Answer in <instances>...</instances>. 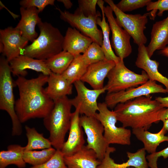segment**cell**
Wrapping results in <instances>:
<instances>
[{"label": "cell", "instance_id": "cell-1", "mask_svg": "<svg viewBox=\"0 0 168 168\" xmlns=\"http://www.w3.org/2000/svg\"><path fill=\"white\" fill-rule=\"evenodd\" d=\"M48 78V76L42 74L30 79L18 76L15 84L18 88L19 96L15 101V107L21 123L32 119L44 118L53 108L54 101L43 87Z\"/></svg>", "mask_w": 168, "mask_h": 168}, {"label": "cell", "instance_id": "cell-2", "mask_svg": "<svg viewBox=\"0 0 168 168\" xmlns=\"http://www.w3.org/2000/svg\"><path fill=\"white\" fill-rule=\"evenodd\" d=\"M165 108L149 95L119 103L114 111L123 127L147 130L153 124L161 121Z\"/></svg>", "mask_w": 168, "mask_h": 168}, {"label": "cell", "instance_id": "cell-3", "mask_svg": "<svg viewBox=\"0 0 168 168\" xmlns=\"http://www.w3.org/2000/svg\"><path fill=\"white\" fill-rule=\"evenodd\" d=\"M37 26L39 35L22 50L21 54L45 60L63 50L64 36L50 23L41 21Z\"/></svg>", "mask_w": 168, "mask_h": 168}, {"label": "cell", "instance_id": "cell-4", "mask_svg": "<svg viewBox=\"0 0 168 168\" xmlns=\"http://www.w3.org/2000/svg\"><path fill=\"white\" fill-rule=\"evenodd\" d=\"M54 101L53 108L43 118V124L49 133V139L52 146L56 150H61L65 142L66 134L69 129L72 106L67 96Z\"/></svg>", "mask_w": 168, "mask_h": 168}, {"label": "cell", "instance_id": "cell-5", "mask_svg": "<svg viewBox=\"0 0 168 168\" xmlns=\"http://www.w3.org/2000/svg\"><path fill=\"white\" fill-rule=\"evenodd\" d=\"M9 62L3 56L0 58V109L6 111L12 123V135L19 136L22 133L21 123L15 110L13 83Z\"/></svg>", "mask_w": 168, "mask_h": 168}, {"label": "cell", "instance_id": "cell-6", "mask_svg": "<svg viewBox=\"0 0 168 168\" xmlns=\"http://www.w3.org/2000/svg\"><path fill=\"white\" fill-rule=\"evenodd\" d=\"M108 82L104 86L107 94L124 91L142 85L149 80L148 75L144 70L138 74L130 70L121 60L109 73Z\"/></svg>", "mask_w": 168, "mask_h": 168}, {"label": "cell", "instance_id": "cell-7", "mask_svg": "<svg viewBox=\"0 0 168 168\" xmlns=\"http://www.w3.org/2000/svg\"><path fill=\"white\" fill-rule=\"evenodd\" d=\"M99 110L95 117L104 127V135L107 143L110 145L115 144L129 145L131 144V130L123 127L116 125L117 119L114 110L111 111L105 102L98 103Z\"/></svg>", "mask_w": 168, "mask_h": 168}, {"label": "cell", "instance_id": "cell-8", "mask_svg": "<svg viewBox=\"0 0 168 168\" xmlns=\"http://www.w3.org/2000/svg\"><path fill=\"white\" fill-rule=\"evenodd\" d=\"M104 1L112 9L116 16V19L118 23L132 37L134 43L138 46L146 44L147 39L144 33L148 22L146 14L143 15L139 14H126L119 10L113 1Z\"/></svg>", "mask_w": 168, "mask_h": 168}, {"label": "cell", "instance_id": "cell-9", "mask_svg": "<svg viewBox=\"0 0 168 168\" xmlns=\"http://www.w3.org/2000/svg\"><path fill=\"white\" fill-rule=\"evenodd\" d=\"M56 9L60 12L61 19L91 39L93 42L102 46L103 34L101 30L98 28L96 22L97 19L99 16L93 15L86 16L78 8L74 13L66 11H63L59 8Z\"/></svg>", "mask_w": 168, "mask_h": 168}, {"label": "cell", "instance_id": "cell-10", "mask_svg": "<svg viewBox=\"0 0 168 168\" xmlns=\"http://www.w3.org/2000/svg\"><path fill=\"white\" fill-rule=\"evenodd\" d=\"M80 122L87 136L86 146L93 150L98 159L101 161L109 146L104 137L103 126L95 116L82 115L80 116Z\"/></svg>", "mask_w": 168, "mask_h": 168}, {"label": "cell", "instance_id": "cell-11", "mask_svg": "<svg viewBox=\"0 0 168 168\" xmlns=\"http://www.w3.org/2000/svg\"><path fill=\"white\" fill-rule=\"evenodd\" d=\"M157 93H168V91L156 82L149 80L145 83L124 91L107 94L105 102L112 109L118 104L143 96Z\"/></svg>", "mask_w": 168, "mask_h": 168}, {"label": "cell", "instance_id": "cell-12", "mask_svg": "<svg viewBox=\"0 0 168 168\" xmlns=\"http://www.w3.org/2000/svg\"><path fill=\"white\" fill-rule=\"evenodd\" d=\"M77 96L70 99L72 106L78 108L80 114L88 116H95L99 110L97 100L106 91L105 88L101 89H90L87 88L81 80L74 83Z\"/></svg>", "mask_w": 168, "mask_h": 168}, {"label": "cell", "instance_id": "cell-13", "mask_svg": "<svg viewBox=\"0 0 168 168\" xmlns=\"http://www.w3.org/2000/svg\"><path fill=\"white\" fill-rule=\"evenodd\" d=\"M104 11L112 32L111 46L114 49L116 55L124 61L132 52L130 43L131 36L119 25L110 6H104Z\"/></svg>", "mask_w": 168, "mask_h": 168}, {"label": "cell", "instance_id": "cell-14", "mask_svg": "<svg viewBox=\"0 0 168 168\" xmlns=\"http://www.w3.org/2000/svg\"><path fill=\"white\" fill-rule=\"evenodd\" d=\"M28 41L15 27L9 26L0 30V42L3 45L2 53L9 62L21 54Z\"/></svg>", "mask_w": 168, "mask_h": 168}, {"label": "cell", "instance_id": "cell-15", "mask_svg": "<svg viewBox=\"0 0 168 168\" xmlns=\"http://www.w3.org/2000/svg\"><path fill=\"white\" fill-rule=\"evenodd\" d=\"M80 114L78 108L72 113L68 138L61 150L64 156L73 154L84 146L85 140L80 124Z\"/></svg>", "mask_w": 168, "mask_h": 168}, {"label": "cell", "instance_id": "cell-16", "mask_svg": "<svg viewBox=\"0 0 168 168\" xmlns=\"http://www.w3.org/2000/svg\"><path fill=\"white\" fill-rule=\"evenodd\" d=\"M116 149L109 146L107 148L105 156L97 168H148V162L146 157V151L144 148L138 149L134 153L126 152L128 161L121 164L115 162L110 157V154L114 152Z\"/></svg>", "mask_w": 168, "mask_h": 168}, {"label": "cell", "instance_id": "cell-17", "mask_svg": "<svg viewBox=\"0 0 168 168\" xmlns=\"http://www.w3.org/2000/svg\"><path fill=\"white\" fill-rule=\"evenodd\" d=\"M115 65L114 61L106 59L90 65L81 81L87 83L94 89H102L105 78Z\"/></svg>", "mask_w": 168, "mask_h": 168}, {"label": "cell", "instance_id": "cell-18", "mask_svg": "<svg viewBox=\"0 0 168 168\" xmlns=\"http://www.w3.org/2000/svg\"><path fill=\"white\" fill-rule=\"evenodd\" d=\"M12 73L14 76L25 77L27 74L26 70L31 69L49 76L51 71L45 60L35 59L21 54L9 62Z\"/></svg>", "mask_w": 168, "mask_h": 168}, {"label": "cell", "instance_id": "cell-19", "mask_svg": "<svg viewBox=\"0 0 168 168\" xmlns=\"http://www.w3.org/2000/svg\"><path fill=\"white\" fill-rule=\"evenodd\" d=\"M20 9L21 19L15 27L24 37L32 42L38 37L35 26L42 21L39 16L40 12L34 7L25 8L21 7Z\"/></svg>", "mask_w": 168, "mask_h": 168}, {"label": "cell", "instance_id": "cell-20", "mask_svg": "<svg viewBox=\"0 0 168 168\" xmlns=\"http://www.w3.org/2000/svg\"><path fill=\"white\" fill-rule=\"evenodd\" d=\"M144 44L138 46V54L135 64L145 71L149 80L157 81L163 84L168 91V78L163 75L158 70L159 63L151 59Z\"/></svg>", "mask_w": 168, "mask_h": 168}, {"label": "cell", "instance_id": "cell-21", "mask_svg": "<svg viewBox=\"0 0 168 168\" xmlns=\"http://www.w3.org/2000/svg\"><path fill=\"white\" fill-rule=\"evenodd\" d=\"M93 42L74 28H68L63 44V50L66 51L74 57L84 54Z\"/></svg>", "mask_w": 168, "mask_h": 168}, {"label": "cell", "instance_id": "cell-22", "mask_svg": "<svg viewBox=\"0 0 168 168\" xmlns=\"http://www.w3.org/2000/svg\"><path fill=\"white\" fill-rule=\"evenodd\" d=\"M64 160L67 168H97L101 161L93 150L85 145L73 154L64 156Z\"/></svg>", "mask_w": 168, "mask_h": 168}, {"label": "cell", "instance_id": "cell-23", "mask_svg": "<svg viewBox=\"0 0 168 168\" xmlns=\"http://www.w3.org/2000/svg\"><path fill=\"white\" fill-rule=\"evenodd\" d=\"M151 35L150 41L146 47L150 58L156 50L162 49L168 45V16L153 24Z\"/></svg>", "mask_w": 168, "mask_h": 168}, {"label": "cell", "instance_id": "cell-24", "mask_svg": "<svg viewBox=\"0 0 168 168\" xmlns=\"http://www.w3.org/2000/svg\"><path fill=\"white\" fill-rule=\"evenodd\" d=\"M48 86L45 88L49 97L54 101L72 93V84L62 74L51 72L48 76Z\"/></svg>", "mask_w": 168, "mask_h": 168}, {"label": "cell", "instance_id": "cell-25", "mask_svg": "<svg viewBox=\"0 0 168 168\" xmlns=\"http://www.w3.org/2000/svg\"><path fill=\"white\" fill-rule=\"evenodd\" d=\"M166 132L163 127L156 133H150L142 128L132 129L133 134L143 143V148L150 154L156 152L158 146L161 143L168 142V136L165 135Z\"/></svg>", "mask_w": 168, "mask_h": 168}, {"label": "cell", "instance_id": "cell-26", "mask_svg": "<svg viewBox=\"0 0 168 168\" xmlns=\"http://www.w3.org/2000/svg\"><path fill=\"white\" fill-rule=\"evenodd\" d=\"M104 2L103 0H99L97 3V4L101 9L102 14V19L98 17L96 20L97 24L100 27L103 34V42L101 47L104 53L105 59L113 61L116 64L121 59L114 53L112 48L110 40V29L109 24L106 21L104 11Z\"/></svg>", "mask_w": 168, "mask_h": 168}, {"label": "cell", "instance_id": "cell-27", "mask_svg": "<svg viewBox=\"0 0 168 168\" xmlns=\"http://www.w3.org/2000/svg\"><path fill=\"white\" fill-rule=\"evenodd\" d=\"M25 147L18 144L9 145L7 150L0 152V168H6L10 165H14L19 168L25 167L23 159Z\"/></svg>", "mask_w": 168, "mask_h": 168}, {"label": "cell", "instance_id": "cell-28", "mask_svg": "<svg viewBox=\"0 0 168 168\" xmlns=\"http://www.w3.org/2000/svg\"><path fill=\"white\" fill-rule=\"evenodd\" d=\"M89 66L86 62L82 54L74 58L67 69L62 75L71 84L81 80Z\"/></svg>", "mask_w": 168, "mask_h": 168}, {"label": "cell", "instance_id": "cell-29", "mask_svg": "<svg viewBox=\"0 0 168 168\" xmlns=\"http://www.w3.org/2000/svg\"><path fill=\"white\" fill-rule=\"evenodd\" d=\"M28 142L25 147V151L44 149L52 147L49 139L44 138L43 133H38L34 128L25 126Z\"/></svg>", "mask_w": 168, "mask_h": 168}, {"label": "cell", "instance_id": "cell-30", "mask_svg": "<svg viewBox=\"0 0 168 168\" xmlns=\"http://www.w3.org/2000/svg\"><path fill=\"white\" fill-rule=\"evenodd\" d=\"M74 58L69 52L63 50L57 54L45 60L51 71L62 74L67 69Z\"/></svg>", "mask_w": 168, "mask_h": 168}, {"label": "cell", "instance_id": "cell-31", "mask_svg": "<svg viewBox=\"0 0 168 168\" xmlns=\"http://www.w3.org/2000/svg\"><path fill=\"white\" fill-rule=\"evenodd\" d=\"M56 150L54 147L41 151H25L23 159L26 163L33 166L42 164L50 159L54 155Z\"/></svg>", "mask_w": 168, "mask_h": 168}, {"label": "cell", "instance_id": "cell-32", "mask_svg": "<svg viewBox=\"0 0 168 168\" xmlns=\"http://www.w3.org/2000/svg\"><path fill=\"white\" fill-rule=\"evenodd\" d=\"M82 55L89 65L105 59L101 46L94 42L92 43Z\"/></svg>", "mask_w": 168, "mask_h": 168}, {"label": "cell", "instance_id": "cell-33", "mask_svg": "<svg viewBox=\"0 0 168 168\" xmlns=\"http://www.w3.org/2000/svg\"><path fill=\"white\" fill-rule=\"evenodd\" d=\"M146 10L147 11H151L146 13L147 16H149L151 19L154 20L158 10L157 15L159 16H162L164 11H168V0H159L155 2L151 1L146 6Z\"/></svg>", "mask_w": 168, "mask_h": 168}, {"label": "cell", "instance_id": "cell-34", "mask_svg": "<svg viewBox=\"0 0 168 168\" xmlns=\"http://www.w3.org/2000/svg\"><path fill=\"white\" fill-rule=\"evenodd\" d=\"M64 157L61 150H56L53 156L47 161L30 168H67L64 161Z\"/></svg>", "mask_w": 168, "mask_h": 168}, {"label": "cell", "instance_id": "cell-35", "mask_svg": "<svg viewBox=\"0 0 168 168\" xmlns=\"http://www.w3.org/2000/svg\"><path fill=\"white\" fill-rule=\"evenodd\" d=\"M151 0H122L115 4L122 12H130L147 6Z\"/></svg>", "mask_w": 168, "mask_h": 168}, {"label": "cell", "instance_id": "cell-36", "mask_svg": "<svg viewBox=\"0 0 168 168\" xmlns=\"http://www.w3.org/2000/svg\"><path fill=\"white\" fill-rule=\"evenodd\" d=\"M97 0H79L78 8L86 16L93 15L100 16V13L96 11Z\"/></svg>", "mask_w": 168, "mask_h": 168}, {"label": "cell", "instance_id": "cell-37", "mask_svg": "<svg viewBox=\"0 0 168 168\" xmlns=\"http://www.w3.org/2000/svg\"><path fill=\"white\" fill-rule=\"evenodd\" d=\"M54 0H22L20 2L21 7L28 8L36 7L40 13L48 5H54Z\"/></svg>", "mask_w": 168, "mask_h": 168}, {"label": "cell", "instance_id": "cell-38", "mask_svg": "<svg viewBox=\"0 0 168 168\" xmlns=\"http://www.w3.org/2000/svg\"><path fill=\"white\" fill-rule=\"evenodd\" d=\"M161 156L164 159L168 157V147L161 151L150 154L146 157L148 166L150 168H158L157 160L158 158Z\"/></svg>", "mask_w": 168, "mask_h": 168}, {"label": "cell", "instance_id": "cell-39", "mask_svg": "<svg viewBox=\"0 0 168 168\" xmlns=\"http://www.w3.org/2000/svg\"><path fill=\"white\" fill-rule=\"evenodd\" d=\"M156 100L158 101L164 108H168V96L166 97H156Z\"/></svg>", "mask_w": 168, "mask_h": 168}, {"label": "cell", "instance_id": "cell-40", "mask_svg": "<svg viewBox=\"0 0 168 168\" xmlns=\"http://www.w3.org/2000/svg\"><path fill=\"white\" fill-rule=\"evenodd\" d=\"M57 1L62 3L64 7L67 9L70 8L72 6V3L69 0H58Z\"/></svg>", "mask_w": 168, "mask_h": 168}, {"label": "cell", "instance_id": "cell-41", "mask_svg": "<svg viewBox=\"0 0 168 168\" xmlns=\"http://www.w3.org/2000/svg\"><path fill=\"white\" fill-rule=\"evenodd\" d=\"M168 119V108H165L161 117V121Z\"/></svg>", "mask_w": 168, "mask_h": 168}, {"label": "cell", "instance_id": "cell-42", "mask_svg": "<svg viewBox=\"0 0 168 168\" xmlns=\"http://www.w3.org/2000/svg\"><path fill=\"white\" fill-rule=\"evenodd\" d=\"M160 54L168 58V46L160 50Z\"/></svg>", "mask_w": 168, "mask_h": 168}, {"label": "cell", "instance_id": "cell-43", "mask_svg": "<svg viewBox=\"0 0 168 168\" xmlns=\"http://www.w3.org/2000/svg\"><path fill=\"white\" fill-rule=\"evenodd\" d=\"M163 122V127L165 130L168 132V119H165L162 121Z\"/></svg>", "mask_w": 168, "mask_h": 168}, {"label": "cell", "instance_id": "cell-44", "mask_svg": "<svg viewBox=\"0 0 168 168\" xmlns=\"http://www.w3.org/2000/svg\"><path fill=\"white\" fill-rule=\"evenodd\" d=\"M128 168H135L134 167H128Z\"/></svg>", "mask_w": 168, "mask_h": 168}, {"label": "cell", "instance_id": "cell-45", "mask_svg": "<svg viewBox=\"0 0 168 168\" xmlns=\"http://www.w3.org/2000/svg\"></svg>", "mask_w": 168, "mask_h": 168}]
</instances>
